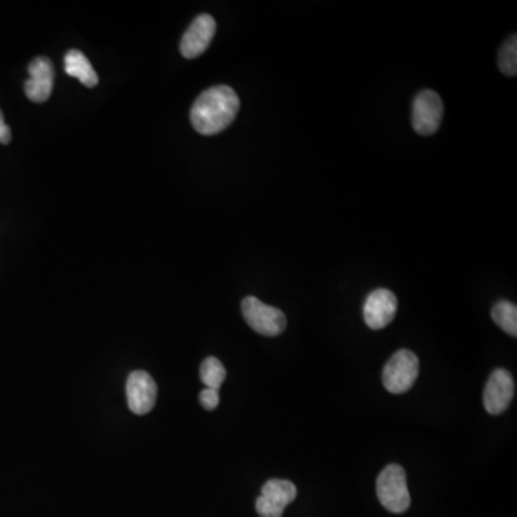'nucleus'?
I'll return each instance as SVG.
<instances>
[{"mask_svg": "<svg viewBox=\"0 0 517 517\" xmlns=\"http://www.w3.org/2000/svg\"><path fill=\"white\" fill-rule=\"evenodd\" d=\"M376 496L391 513H404L411 504L405 470L398 464L386 465L376 480Z\"/></svg>", "mask_w": 517, "mask_h": 517, "instance_id": "nucleus-2", "label": "nucleus"}, {"mask_svg": "<svg viewBox=\"0 0 517 517\" xmlns=\"http://www.w3.org/2000/svg\"><path fill=\"white\" fill-rule=\"evenodd\" d=\"M63 66H65V73L69 76L80 80L88 88L98 85L97 73L91 65L90 59L86 58L83 52L76 51V49L66 52Z\"/></svg>", "mask_w": 517, "mask_h": 517, "instance_id": "nucleus-12", "label": "nucleus"}, {"mask_svg": "<svg viewBox=\"0 0 517 517\" xmlns=\"http://www.w3.org/2000/svg\"><path fill=\"white\" fill-rule=\"evenodd\" d=\"M499 69L506 76H516L517 73V36L512 34L504 42L499 51Z\"/></svg>", "mask_w": 517, "mask_h": 517, "instance_id": "nucleus-15", "label": "nucleus"}, {"mask_svg": "<svg viewBox=\"0 0 517 517\" xmlns=\"http://www.w3.org/2000/svg\"><path fill=\"white\" fill-rule=\"evenodd\" d=\"M240 100L228 85L211 86L194 101L190 121L199 134L214 135L224 132L235 121Z\"/></svg>", "mask_w": 517, "mask_h": 517, "instance_id": "nucleus-1", "label": "nucleus"}, {"mask_svg": "<svg viewBox=\"0 0 517 517\" xmlns=\"http://www.w3.org/2000/svg\"><path fill=\"white\" fill-rule=\"evenodd\" d=\"M241 314L253 331L265 337H278L287 329V317L282 310L263 304L258 298H245L241 302Z\"/></svg>", "mask_w": 517, "mask_h": 517, "instance_id": "nucleus-4", "label": "nucleus"}, {"mask_svg": "<svg viewBox=\"0 0 517 517\" xmlns=\"http://www.w3.org/2000/svg\"><path fill=\"white\" fill-rule=\"evenodd\" d=\"M420 373V361L410 349H401L384 366L383 383L393 394L407 393Z\"/></svg>", "mask_w": 517, "mask_h": 517, "instance_id": "nucleus-3", "label": "nucleus"}, {"mask_svg": "<svg viewBox=\"0 0 517 517\" xmlns=\"http://www.w3.org/2000/svg\"><path fill=\"white\" fill-rule=\"evenodd\" d=\"M29 80L24 83V93L34 102H45L51 97L55 81V68L51 59L38 56L29 63Z\"/></svg>", "mask_w": 517, "mask_h": 517, "instance_id": "nucleus-11", "label": "nucleus"}, {"mask_svg": "<svg viewBox=\"0 0 517 517\" xmlns=\"http://www.w3.org/2000/svg\"><path fill=\"white\" fill-rule=\"evenodd\" d=\"M297 494V486L289 480H269L263 484L262 494L256 500V512L260 517H282Z\"/></svg>", "mask_w": 517, "mask_h": 517, "instance_id": "nucleus-6", "label": "nucleus"}, {"mask_svg": "<svg viewBox=\"0 0 517 517\" xmlns=\"http://www.w3.org/2000/svg\"><path fill=\"white\" fill-rule=\"evenodd\" d=\"M157 400V385L152 376L145 371H134L127 379V403L130 410L144 415L154 408Z\"/></svg>", "mask_w": 517, "mask_h": 517, "instance_id": "nucleus-8", "label": "nucleus"}, {"mask_svg": "<svg viewBox=\"0 0 517 517\" xmlns=\"http://www.w3.org/2000/svg\"><path fill=\"white\" fill-rule=\"evenodd\" d=\"M444 105L435 91L425 90L418 93L413 103V127L420 135H433L442 124Z\"/></svg>", "mask_w": 517, "mask_h": 517, "instance_id": "nucleus-5", "label": "nucleus"}, {"mask_svg": "<svg viewBox=\"0 0 517 517\" xmlns=\"http://www.w3.org/2000/svg\"><path fill=\"white\" fill-rule=\"evenodd\" d=\"M398 310V300L388 289L369 293L364 305V321L371 329H383L393 322Z\"/></svg>", "mask_w": 517, "mask_h": 517, "instance_id": "nucleus-10", "label": "nucleus"}, {"mask_svg": "<svg viewBox=\"0 0 517 517\" xmlns=\"http://www.w3.org/2000/svg\"><path fill=\"white\" fill-rule=\"evenodd\" d=\"M200 404L206 410L211 411L218 408L219 403H220V395H219V390H211V388H204L200 393Z\"/></svg>", "mask_w": 517, "mask_h": 517, "instance_id": "nucleus-16", "label": "nucleus"}, {"mask_svg": "<svg viewBox=\"0 0 517 517\" xmlns=\"http://www.w3.org/2000/svg\"><path fill=\"white\" fill-rule=\"evenodd\" d=\"M494 324L506 334L517 337V307L509 300H500L492 309Z\"/></svg>", "mask_w": 517, "mask_h": 517, "instance_id": "nucleus-13", "label": "nucleus"}, {"mask_svg": "<svg viewBox=\"0 0 517 517\" xmlns=\"http://www.w3.org/2000/svg\"><path fill=\"white\" fill-rule=\"evenodd\" d=\"M216 28H218V24L210 15L197 16L193 24H190L186 34H183V39L180 44L181 55L187 59H194L197 56L203 55L213 41Z\"/></svg>", "mask_w": 517, "mask_h": 517, "instance_id": "nucleus-7", "label": "nucleus"}, {"mask_svg": "<svg viewBox=\"0 0 517 517\" xmlns=\"http://www.w3.org/2000/svg\"><path fill=\"white\" fill-rule=\"evenodd\" d=\"M514 395V379L507 369H496L484 388V408L487 413L502 414L511 405Z\"/></svg>", "mask_w": 517, "mask_h": 517, "instance_id": "nucleus-9", "label": "nucleus"}, {"mask_svg": "<svg viewBox=\"0 0 517 517\" xmlns=\"http://www.w3.org/2000/svg\"><path fill=\"white\" fill-rule=\"evenodd\" d=\"M11 140V128L5 122L4 114H2V110H0V144H9Z\"/></svg>", "mask_w": 517, "mask_h": 517, "instance_id": "nucleus-17", "label": "nucleus"}, {"mask_svg": "<svg viewBox=\"0 0 517 517\" xmlns=\"http://www.w3.org/2000/svg\"><path fill=\"white\" fill-rule=\"evenodd\" d=\"M200 378L207 388L219 390L226 379V368L218 358L209 356L201 362Z\"/></svg>", "mask_w": 517, "mask_h": 517, "instance_id": "nucleus-14", "label": "nucleus"}]
</instances>
